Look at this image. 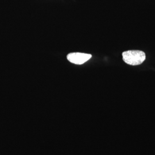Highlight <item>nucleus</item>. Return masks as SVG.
Masks as SVG:
<instances>
[{
  "mask_svg": "<svg viewBox=\"0 0 155 155\" xmlns=\"http://www.w3.org/2000/svg\"><path fill=\"white\" fill-rule=\"evenodd\" d=\"M146 56L144 52L137 50L125 51L122 53V59L127 64L137 66L142 64L145 60Z\"/></svg>",
  "mask_w": 155,
  "mask_h": 155,
  "instance_id": "1",
  "label": "nucleus"
},
{
  "mask_svg": "<svg viewBox=\"0 0 155 155\" xmlns=\"http://www.w3.org/2000/svg\"><path fill=\"white\" fill-rule=\"evenodd\" d=\"M91 56V55L87 54L73 52L69 54L67 58V59L72 63L75 64H82L90 59Z\"/></svg>",
  "mask_w": 155,
  "mask_h": 155,
  "instance_id": "2",
  "label": "nucleus"
}]
</instances>
